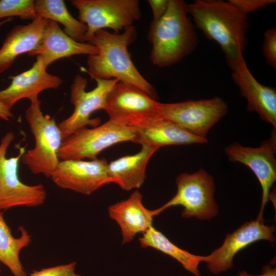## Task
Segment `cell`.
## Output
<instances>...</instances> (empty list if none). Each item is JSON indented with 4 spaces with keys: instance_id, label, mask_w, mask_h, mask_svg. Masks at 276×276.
<instances>
[{
    "instance_id": "cell-28",
    "label": "cell",
    "mask_w": 276,
    "mask_h": 276,
    "mask_svg": "<svg viewBox=\"0 0 276 276\" xmlns=\"http://www.w3.org/2000/svg\"><path fill=\"white\" fill-rule=\"evenodd\" d=\"M241 12L247 15L275 3L274 0H229Z\"/></svg>"
},
{
    "instance_id": "cell-29",
    "label": "cell",
    "mask_w": 276,
    "mask_h": 276,
    "mask_svg": "<svg viewBox=\"0 0 276 276\" xmlns=\"http://www.w3.org/2000/svg\"><path fill=\"white\" fill-rule=\"evenodd\" d=\"M170 0H148L153 15L152 22L158 20L166 12L169 4Z\"/></svg>"
},
{
    "instance_id": "cell-19",
    "label": "cell",
    "mask_w": 276,
    "mask_h": 276,
    "mask_svg": "<svg viewBox=\"0 0 276 276\" xmlns=\"http://www.w3.org/2000/svg\"><path fill=\"white\" fill-rule=\"evenodd\" d=\"M110 217L119 225L122 243H129L138 233H144L152 226L156 210L147 209L143 204V196L139 191L133 192L126 200L110 205Z\"/></svg>"
},
{
    "instance_id": "cell-2",
    "label": "cell",
    "mask_w": 276,
    "mask_h": 276,
    "mask_svg": "<svg viewBox=\"0 0 276 276\" xmlns=\"http://www.w3.org/2000/svg\"><path fill=\"white\" fill-rule=\"evenodd\" d=\"M136 36L133 26L121 34L97 31L89 43L96 46L98 53L88 55L85 71L94 80L116 79L136 86L156 100L155 88L137 70L128 51Z\"/></svg>"
},
{
    "instance_id": "cell-11",
    "label": "cell",
    "mask_w": 276,
    "mask_h": 276,
    "mask_svg": "<svg viewBox=\"0 0 276 276\" xmlns=\"http://www.w3.org/2000/svg\"><path fill=\"white\" fill-rule=\"evenodd\" d=\"M275 130L270 139L257 148L245 147L235 143L225 148V152L232 162H239L248 167L259 180L262 190L261 204L256 220L263 221L264 209L276 180V136Z\"/></svg>"
},
{
    "instance_id": "cell-32",
    "label": "cell",
    "mask_w": 276,
    "mask_h": 276,
    "mask_svg": "<svg viewBox=\"0 0 276 276\" xmlns=\"http://www.w3.org/2000/svg\"><path fill=\"white\" fill-rule=\"evenodd\" d=\"M12 18H6L5 19H4L3 20H2V21H0V26L7 23V22H8L9 21H10L11 20H12Z\"/></svg>"
},
{
    "instance_id": "cell-18",
    "label": "cell",
    "mask_w": 276,
    "mask_h": 276,
    "mask_svg": "<svg viewBox=\"0 0 276 276\" xmlns=\"http://www.w3.org/2000/svg\"><path fill=\"white\" fill-rule=\"evenodd\" d=\"M98 53L97 48L87 42H78L67 35L58 23L48 20L41 39L30 56H39L48 67L53 62L76 55H93Z\"/></svg>"
},
{
    "instance_id": "cell-10",
    "label": "cell",
    "mask_w": 276,
    "mask_h": 276,
    "mask_svg": "<svg viewBox=\"0 0 276 276\" xmlns=\"http://www.w3.org/2000/svg\"><path fill=\"white\" fill-rule=\"evenodd\" d=\"M227 111L221 98L158 103L157 114L165 118L198 136L206 138L210 129Z\"/></svg>"
},
{
    "instance_id": "cell-6",
    "label": "cell",
    "mask_w": 276,
    "mask_h": 276,
    "mask_svg": "<svg viewBox=\"0 0 276 276\" xmlns=\"http://www.w3.org/2000/svg\"><path fill=\"white\" fill-rule=\"evenodd\" d=\"M71 3L78 11V19L87 26V43L98 30L109 28L119 33L141 16L137 0H73Z\"/></svg>"
},
{
    "instance_id": "cell-16",
    "label": "cell",
    "mask_w": 276,
    "mask_h": 276,
    "mask_svg": "<svg viewBox=\"0 0 276 276\" xmlns=\"http://www.w3.org/2000/svg\"><path fill=\"white\" fill-rule=\"evenodd\" d=\"M232 78L240 94L247 101V109L258 113L260 119L276 129V90L260 83L244 60L232 70Z\"/></svg>"
},
{
    "instance_id": "cell-1",
    "label": "cell",
    "mask_w": 276,
    "mask_h": 276,
    "mask_svg": "<svg viewBox=\"0 0 276 276\" xmlns=\"http://www.w3.org/2000/svg\"><path fill=\"white\" fill-rule=\"evenodd\" d=\"M188 11L195 27L219 45L231 70L245 60L243 52L249 27L247 15L229 1L196 0L188 4Z\"/></svg>"
},
{
    "instance_id": "cell-24",
    "label": "cell",
    "mask_w": 276,
    "mask_h": 276,
    "mask_svg": "<svg viewBox=\"0 0 276 276\" xmlns=\"http://www.w3.org/2000/svg\"><path fill=\"white\" fill-rule=\"evenodd\" d=\"M37 17L60 23L63 31L74 40L86 42L87 26L72 16L62 0H37L34 1Z\"/></svg>"
},
{
    "instance_id": "cell-21",
    "label": "cell",
    "mask_w": 276,
    "mask_h": 276,
    "mask_svg": "<svg viewBox=\"0 0 276 276\" xmlns=\"http://www.w3.org/2000/svg\"><path fill=\"white\" fill-rule=\"evenodd\" d=\"M157 150L142 145L139 152L111 162L108 164V168L112 183L126 191L140 188L145 180L148 162Z\"/></svg>"
},
{
    "instance_id": "cell-31",
    "label": "cell",
    "mask_w": 276,
    "mask_h": 276,
    "mask_svg": "<svg viewBox=\"0 0 276 276\" xmlns=\"http://www.w3.org/2000/svg\"><path fill=\"white\" fill-rule=\"evenodd\" d=\"M12 118H13V114L11 110L0 101V119L5 121H9Z\"/></svg>"
},
{
    "instance_id": "cell-22",
    "label": "cell",
    "mask_w": 276,
    "mask_h": 276,
    "mask_svg": "<svg viewBox=\"0 0 276 276\" xmlns=\"http://www.w3.org/2000/svg\"><path fill=\"white\" fill-rule=\"evenodd\" d=\"M0 210V262L7 266L13 276H27L20 262L19 254L31 242V236L25 228L19 226L20 236L14 237Z\"/></svg>"
},
{
    "instance_id": "cell-14",
    "label": "cell",
    "mask_w": 276,
    "mask_h": 276,
    "mask_svg": "<svg viewBox=\"0 0 276 276\" xmlns=\"http://www.w3.org/2000/svg\"><path fill=\"white\" fill-rule=\"evenodd\" d=\"M273 225L264 224V221L251 220L242 225L232 234L226 235L222 245L205 256L209 270L217 274L231 269L234 256L241 250L259 240L274 242Z\"/></svg>"
},
{
    "instance_id": "cell-23",
    "label": "cell",
    "mask_w": 276,
    "mask_h": 276,
    "mask_svg": "<svg viewBox=\"0 0 276 276\" xmlns=\"http://www.w3.org/2000/svg\"><path fill=\"white\" fill-rule=\"evenodd\" d=\"M139 241L142 247L157 249L176 260L195 276H201L198 267L200 262H205V256L195 255L179 248L153 226L143 234Z\"/></svg>"
},
{
    "instance_id": "cell-13",
    "label": "cell",
    "mask_w": 276,
    "mask_h": 276,
    "mask_svg": "<svg viewBox=\"0 0 276 276\" xmlns=\"http://www.w3.org/2000/svg\"><path fill=\"white\" fill-rule=\"evenodd\" d=\"M108 166L104 158L88 161L61 160L50 177L62 189L90 195L104 185L112 183Z\"/></svg>"
},
{
    "instance_id": "cell-17",
    "label": "cell",
    "mask_w": 276,
    "mask_h": 276,
    "mask_svg": "<svg viewBox=\"0 0 276 276\" xmlns=\"http://www.w3.org/2000/svg\"><path fill=\"white\" fill-rule=\"evenodd\" d=\"M159 102L132 85L118 82L109 93L104 110L109 119L157 114Z\"/></svg>"
},
{
    "instance_id": "cell-8",
    "label": "cell",
    "mask_w": 276,
    "mask_h": 276,
    "mask_svg": "<svg viewBox=\"0 0 276 276\" xmlns=\"http://www.w3.org/2000/svg\"><path fill=\"white\" fill-rule=\"evenodd\" d=\"M15 138L12 132H7L0 144V210L24 206L35 207L44 202L47 193L41 184L28 185L18 176L20 159L25 153L24 147L18 154L8 158L7 149Z\"/></svg>"
},
{
    "instance_id": "cell-9",
    "label": "cell",
    "mask_w": 276,
    "mask_h": 276,
    "mask_svg": "<svg viewBox=\"0 0 276 276\" xmlns=\"http://www.w3.org/2000/svg\"><path fill=\"white\" fill-rule=\"evenodd\" d=\"M95 80L96 86L87 91L86 79L79 75L75 77L71 87L70 97V101L74 106V111L58 125L62 140L87 125L95 127L100 124V119H91V115L96 110L104 109L109 93L119 81L116 79Z\"/></svg>"
},
{
    "instance_id": "cell-33",
    "label": "cell",
    "mask_w": 276,
    "mask_h": 276,
    "mask_svg": "<svg viewBox=\"0 0 276 276\" xmlns=\"http://www.w3.org/2000/svg\"><path fill=\"white\" fill-rule=\"evenodd\" d=\"M0 263H1V262H0ZM0 273H1V270H0Z\"/></svg>"
},
{
    "instance_id": "cell-3",
    "label": "cell",
    "mask_w": 276,
    "mask_h": 276,
    "mask_svg": "<svg viewBox=\"0 0 276 276\" xmlns=\"http://www.w3.org/2000/svg\"><path fill=\"white\" fill-rule=\"evenodd\" d=\"M188 14L183 1L170 0L164 15L151 22L148 39L153 65L165 67L175 64L195 50L198 37Z\"/></svg>"
},
{
    "instance_id": "cell-26",
    "label": "cell",
    "mask_w": 276,
    "mask_h": 276,
    "mask_svg": "<svg viewBox=\"0 0 276 276\" xmlns=\"http://www.w3.org/2000/svg\"><path fill=\"white\" fill-rule=\"evenodd\" d=\"M262 50L266 63L275 69L276 29L275 27L269 29L265 31Z\"/></svg>"
},
{
    "instance_id": "cell-12",
    "label": "cell",
    "mask_w": 276,
    "mask_h": 276,
    "mask_svg": "<svg viewBox=\"0 0 276 276\" xmlns=\"http://www.w3.org/2000/svg\"><path fill=\"white\" fill-rule=\"evenodd\" d=\"M132 126L136 143L159 149L171 145L207 143L206 138L196 135L173 122L157 114L131 116L121 119Z\"/></svg>"
},
{
    "instance_id": "cell-20",
    "label": "cell",
    "mask_w": 276,
    "mask_h": 276,
    "mask_svg": "<svg viewBox=\"0 0 276 276\" xmlns=\"http://www.w3.org/2000/svg\"><path fill=\"white\" fill-rule=\"evenodd\" d=\"M48 22L47 19L37 17L29 24L11 29L0 49V74L9 69L17 57L36 48Z\"/></svg>"
},
{
    "instance_id": "cell-5",
    "label": "cell",
    "mask_w": 276,
    "mask_h": 276,
    "mask_svg": "<svg viewBox=\"0 0 276 276\" xmlns=\"http://www.w3.org/2000/svg\"><path fill=\"white\" fill-rule=\"evenodd\" d=\"M134 128L122 119L111 120L92 128L77 130L62 141L58 152L59 160L97 158L104 149L117 143H136Z\"/></svg>"
},
{
    "instance_id": "cell-27",
    "label": "cell",
    "mask_w": 276,
    "mask_h": 276,
    "mask_svg": "<svg viewBox=\"0 0 276 276\" xmlns=\"http://www.w3.org/2000/svg\"><path fill=\"white\" fill-rule=\"evenodd\" d=\"M76 262L34 271L30 276H81L75 272Z\"/></svg>"
},
{
    "instance_id": "cell-4",
    "label": "cell",
    "mask_w": 276,
    "mask_h": 276,
    "mask_svg": "<svg viewBox=\"0 0 276 276\" xmlns=\"http://www.w3.org/2000/svg\"><path fill=\"white\" fill-rule=\"evenodd\" d=\"M30 100L25 118L35 144L22 155V162L33 173L50 177L60 162L58 152L62 141L61 132L54 118L43 114L38 98Z\"/></svg>"
},
{
    "instance_id": "cell-7",
    "label": "cell",
    "mask_w": 276,
    "mask_h": 276,
    "mask_svg": "<svg viewBox=\"0 0 276 276\" xmlns=\"http://www.w3.org/2000/svg\"><path fill=\"white\" fill-rule=\"evenodd\" d=\"M176 183V193L164 205L155 209L157 215L176 205L183 206L181 216L183 218L210 220L217 215L218 208L214 197V179L205 170L200 168L192 174H180Z\"/></svg>"
},
{
    "instance_id": "cell-25",
    "label": "cell",
    "mask_w": 276,
    "mask_h": 276,
    "mask_svg": "<svg viewBox=\"0 0 276 276\" xmlns=\"http://www.w3.org/2000/svg\"><path fill=\"white\" fill-rule=\"evenodd\" d=\"M18 16L22 19H36L37 16L33 0L0 1V18Z\"/></svg>"
},
{
    "instance_id": "cell-15",
    "label": "cell",
    "mask_w": 276,
    "mask_h": 276,
    "mask_svg": "<svg viewBox=\"0 0 276 276\" xmlns=\"http://www.w3.org/2000/svg\"><path fill=\"white\" fill-rule=\"evenodd\" d=\"M47 68L41 57L37 56L29 70L9 77L11 82L8 87L0 91V101L11 110L22 99L38 98L44 90L58 88L63 81L60 77L48 73Z\"/></svg>"
},
{
    "instance_id": "cell-30",
    "label": "cell",
    "mask_w": 276,
    "mask_h": 276,
    "mask_svg": "<svg viewBox=\"0 0 276 276\" xmlns=\"http://www.w3.org/2000/svg\"><path fill=\"white\" fill-rule=\"evenodd\" d=\"M238 276H276V269L275 268H272L269 265H266L263 268V273L260 275H251L243 271L239 272Z\"/></svg>"
}]
</instances>
